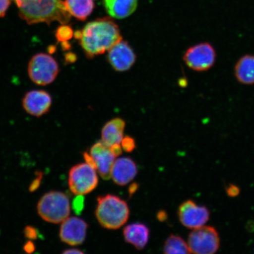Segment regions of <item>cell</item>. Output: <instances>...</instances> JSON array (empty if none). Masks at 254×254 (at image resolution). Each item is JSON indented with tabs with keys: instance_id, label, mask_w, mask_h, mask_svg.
Wrapping results in <instances>:
<instances>
[{
	"instance_id": "4316f807",
	"label": "cell",
	"mask_w": 254,
	"mask_h": 254,
	"mask_svg": "<svg viewBox=\"0 0 254 254\" xmlns=\"http://www.w3.org/2000/svg\"><path fill=\"white\" fill-rule=\"evenodd\" d=\"M62 254H85L81 251L77 249H69L64 251Z\"/></svg>"
},
{
	"instance_id": "e0dca14e",
	"label": "cell",
	"mask_w": 254,
	"mask_h": 254,
	"mask_svg": "<svg viewBox=\"0 0 254 254\" xmlns=\"http://www.w3.org/2000/svg\"><path fill=\"white\" fill-rule=\"evenodd\" d=\"M104 4L111 17L123 19L129 17L135 11L138 0H104Z\"/></svg>"
},
{
	"instance_id": "ac0fdd59",
	"label": "cell",
	"mask_w": 254,
	"mask_h": 254,
	"mask_svg": "<svg viewBox=\"0 0 254 254\" xmlns=\"http://www.w3.org/2000/svg\"><path fill=\"white\" fill-rule=\"evenodd\" d=\"M234 72L241 84H254V56L249 55L241 57L235 66Z\"/></svg>"
},
{
	"instance_id": "cb8c5ba5",
	"label": "cell",
	"mask_w": 254,
	"mask_h": 254,
	"mask_svg": "<svg viewBox=\"0 0 254 254\" xmlns=\"http://www.w3.org/2000/svg\"><path fill=\"white\" fill-rule=\"evenodd\" d=\"M226 192L227 195L230 197H236L240 194V189L236 185L230 184L226 187Z\"/></svg>"
},
{
	"instance_id": "f1b7e54d",
	"label": "cell",
	"mask_w": 254,
	"mask_h": 254,
	"mask_svg": "<svg viewBox=\"0 0 254 254\" xmlns=\"http://www.w3.org/2000/svg\"><path fill=\"white\" fill-rule=\"evenodd\" d=\"M157 218L159 221H164L166 220L167 218V215L166 212L164 211H160L158 212L157 214Z\"/></svg>"
},
{
	"instance_id": "6da1fadb",
	"label": "cell",
	"mask_w": 254,
	"mask_h": 254,
	"mask_svg": "<svg viewBox=\"0 0 254 254\" xmlns=\"http://www.w3.org/2000/svg\"><path fill=\"white\" fill-rule=\"evenodd\" d=\"M75 38L88 58L103 55L122 40L120 28L112 19L98 18L85 25L81 31L75 32Z\"/></svg>"
},
{
	"instance_id": "83f0119b",
	"label": "cell",
	"mask_w": 254,
	"mask_h": 254,
	"mask_svg": "<svg viewBox=\"0 0 254 254\" xmlns=\"http://www.w3.org/2000/svg\"><path fill=\"white\" fill-rule=\"evenodd\" d=\"M24 249L25 252L27 253H33L34 250L33 244L31 242H28L27 244H25Z\"/></svg>"
},
{
	"instance_id": "52a82bcc",
	"label": "cell",
	"mask_w": 254,
	"mask_h": 254,
	"mask_svg": "<svg viewBox=\"0 0 254 254\" xmlns=\"http://www.w3.org/2000/svg\"><path fill=\"white\" fill-rule=\"evenodd\" d=\"M188 245L193 254H215L220 246V236L214 227L202 226L190 232Z\"/></svg>"
},
{
	"instance_id": "277c9868",
	"label": "cell",
	"mask_w": 254,
	"mask_h": 254,
	"mask_svg": "<svg viewBox=\"0 0 254 254\" xmlns=\"http://www.w3.org/2000/svg\"><path fill=\"white\" fill-rule=\"evenodd\" d=\"M71 206L68 196L57 190L47 192L39 200L37 211L44 221L59 224L68 218Z\"/></svg>"
},
{
	"instance_id": "3957f363",
	"label": "cell",
	"mask_w": 254,
	"mask_h": 254,
	"mask_svg": "<svg viewBox=\"0 0 254 254\" xmlns=\"http://www.w3.org/2000/svg\"><path fill=\"white\" fill-rule=\"evenodd\" d=\"M95 217L101 227L108 230L119 229L128 221L129 208L125 200L113 194L98 196Z\"/></svg>"
},
{
	"instance_id": "5b68a950",
	"label": "cell",
	"mask_w": 254,
	"mask_h": 254,
	"mask_svg": "<svg viewBox=\"0 0 254 254\" xmlns=\"http://www.w3.org/2000/svg\"><path fill=\"white\" fill-rule=\"evenodd\" d=\"M59 71L58 63L47 54H37L32 57L28 63V75L31 80L37 85L52 84L55 81Z\"/></svg>"
},
{
	"instance_id": "9c48e42d",
	"label": "cell",
	"mask_w": 254,
	"mask_h": 254,
	"mask_svg": "<svg viewBox=\"0 0 254 254\" xmlns=\"http://www.w3.org/2000/svg\"><path fill=\"white\" fill-rule=\"evenodd\" d=\"M178 215L184 227L194 230L204 226L210 217V211L205 206L199 205L193 200L189 199L180 205Z\"/></svg>"
},
{
	"instance_id": "f546056e",
	"label": "cell",
	"mask_w": 254,
	"mask_h": 254,
	"mask_svg": "<svg viewBox=\"0 0 254 254\" xmlns=\"http://www.w3.org/2000/svg\"><path fill=\"white\" fill-rule=\"evenodd\" d=\"M138 189V186L137 184L134 183L130 186L129 188V193L130 195H132L133 193H134L136 190Z\"/></svg>"
},
{
	"instance_id": "44dd1931",
	"label": "cell",
	"mask_w": 254,
	"mask_h": 254,
	"mask_svg": "<svg viewBox=\"0 0 254 254\" xmlns=\"http://www.w3.org/2000/svg\"><path fill=\"white\" fill-rule=\"evenodd\" d=\"M74 35L72 28L69 25L62 24L61 26L57 28L56 33V37L57 40L60 42L65 43L72 39Z\"/></svg>"
},
{
	"instance_id": "603a6c76",
	"label": "cell",
	"mask_w": 254,
	"mask_h": 254,
	"mask_svg": "<svg viewBox=\"0 0 254 254\" xmlns=\"http://www.w3.org/2000/svg\"><path fill=\"white\" fill-rule=\"evenodd\" d=\"M84 206V198L82 195H78L73 201L72 207L76 213L79 214L81 213Z\"/></svg>"
},
{
	"instance_id": "8992f818",
	"label": "cell",
	"mask_w": 254,
	"mask_h": 254,
	"mask_svg": "<svg viewBox=\"0 0 254 254\" xmlns=\"http://www.w3.org/2000/svg\"><path fill=\"white\" fill-rule=\"evenodd\" d=\"M98 184L96 169L87 163L75 165L69 171V188L75 195L90 193L96 189Z\"/></svg>"
},
{
	"instance_id": "8fae6325",
	"label": "cell",
	"mask_w": 254,
	"mask_h": 254,
	"mask_svg": "<svg viewBox=\"0 0 254 254\" xmlns=\"http://www.w3.org/2000/svg\"><path fill=\"white\" fill-rule=\"evenodd\" d=\"M136 56L127 41L121 40L109 51L108 61L114 70L125 72L134 65Z\"/></svg>"
},
{
	"instance_id": "d4e9b609",
	"label": "cell",
	"mask_w": 254,
	"mask_h": 254,
	"mask_svg": "<svg viewBox=\"0 0 254 254\" xmlns=\"http://www.w3.org/2000/svg\"><path fill=\"white\" fill-rule=\"evenodd\" d=\"M11 2V0H0V18L4 17Z\"/></svg>"
},
{
	"instance_id": "ffe728a7",
	"label": "cell",
	"mask_w": 254,
	"mask_h": 254,
	"mask_svg": "<svg viewBox=\"0 0 254 254\" xmlns=\"http://www.w3.org/2000/svg\"><path fill=\"white\" fill-rule=\"evenodd\" d=\"M163 254H191V252L182 237L171 234L165 241Z\"/></svg>"
},
{
	"instance_id": "5bb4252c",
	"label": "cell",
	"mask_w": 254,
	"mask_h": 254,
	"mask_svg": "<svg viewBox=\"0 0 254 254\" xmlns=\"http://www.w3.org/2000/svg\"><path fill=\"white\" fill-rule=\"evenodd\" d=\"M137 173V166L132 158L121 157L114 162L111 177L117 185L125 186L131 183Z\"/></svg>"
},
{
	"instance_id": "2e32d148",
	"label": "cell",
	"mask_w": 254,
	"mask_h": 254,
	"mask_svg": "<svg viewBox=\"0 0 254 254\" xmlns=\"http://www.w3.org/2000/svg\"><path fill=\"white\" fill-rule=\"evenodd\" d=\"M126 122L122 119L116 118L109 121L101 131V141L108 147L121 144L124 136Z\"/></svg>"
},
{
	"instance_id": "d6986e66",
	"label": "cell",
	"mask_w": 254,
	"mask_h": 254,
	"mask_svg": "<svg viewBox=\"0 0 254 254\" xmlns=\"http://www.w3.org/2000/svg\"><path fill=\"white\" fill-rule=\"evenodd\" d=\"M64 2L69 14L81 21L86 20L95 7L94 0H65Z\"/></svg>"
},
{
	"instance_id": "7c38bea8",
	"label": "cell",
	"mask_w": 254,
	"mask_h": 254,
	"mask_svg": "<svg viewBox=\"0 0 254 254\" xmlns=\"http://www.w3.org/2000/svg\"><path fill=\"white\" fill-rule=\"evenodd\" d=\"M88 153L101 178L105 180L110 179L111 170L116 158L111 148L101 140L92 146Z\"/></svg>"
},
{
	"instance_id": "484cf974",
	"label": "cell",
	"mask_w": 254,
	"mask_h": 254,
	"mask_svg": "<svg viewBox=\"0 0 254 254\" xmlns=\"http://www.w3.org/2000/svg\"><path fill=\"white\" fill-rule=\"evenodd\" d=\"M24 234L25 237L31 240L36 239L38 237L37 230L34 228L30 226L25 228Z\"/></svg>"
},
{
	"instance_id": "4fadbf2b",
	"label": "cell",
	"mask_w": 254,
	"mask_h": 254,
	"mask_svg": "<svg viewBox=\"0 0 254 254\" xmlns=\"http://www.w3.org/2000/svg\"><path fill=\"white\" fill-rule=\"evenodd\" d=\"M52 105V98L49 93L43 90L27 92L23 100L24 109L34 117H41L49 112Z\"/></svg>"
},
{
	"instance_id": "7402d4cb",
	"label": "cell",
	"mask_w": 254,
	"mask_h": 254,
	"mask_svg": "<svg viewBox=\"0 0 254 254\" xmlns=\"http://www.w3.org/2000/svg\"><path fill=\"white\" fill-rule=\"evenodd\" d=\"M121 145L123 151L127 152H131L134 150L135 148V142L134 139L131 136H127L124 137Z\"/></svg>"
},
{
	"instance_id": "ba28073f",
	"label": "cell",
	"mask_w": 254,
	"mask_h": 254,
	"mask_svg": "<svg viewBox=\"0 0 254 254\" xmlns=\"http://www.w3.org/2000/svg\"><path fill=\"white\" fill-rule=\"evenodd\" d=\"M214 48L208 43H202L190 47L184 54L183 59L187 66L196 71L208 70L216 60Z\"/></svg>"
},
{
	"instance_id": "7a4b0ae2",
	"label": "cell",
	"mask_w": 254,
	"mask_h": 254,
	"mask_svg": "<svg viewBox=\"0 0 254 254\" xmlns=\"http://www.w3.org/2000/svg\"><path fill=\"white\" fill-rule=\"evenodd\" d=\"M19 15L28 24L58 21L68 24L71 14L62 0H14Z\"/></svg>"
},
{
	"instance_id": "9a60e30c",
	"label": "cell",
	"mask_w": 254,
	"mask_h": 254,
	"mask_svg": "<svg viewBox=\"0 0 254 254\" xmlns=\"http://www.w3.org/2000/svg\"><path fill=\"white\" fill-rule=\"evenodd\" d=\"M123 236L127 243L131 244L138 250H142L150 240V230L147 225L135 222L124 228Z\"/></svg>"
},
{
	"instance_id": "30bf717a",
	"label": "cell",
	"mask_w": 254,
	"mask_h": 254,
	"mask_svg": "<svg viewBox=\"0 0 254 254\" xmlns=\"http://www.w3.org/2000/svg\"><path fill=\"white\" fill-rule=\"evenodd\" d=\"M88 227L87 222L81 218L68 217L63 222L60 227V239L69 246L81 245L86 239Z\"/></svg>"
}]
</instances>
